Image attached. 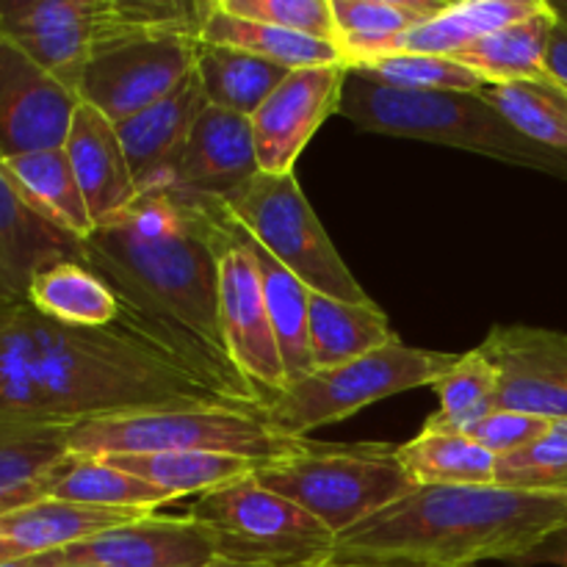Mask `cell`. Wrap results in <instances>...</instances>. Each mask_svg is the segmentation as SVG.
I'll use <instances>...</instances> for the list:
<instances>
[{"mask_svg":"<svg viewBox=\"0 0 567 567\" xmlns=\"http://www.w3.org/2000/svg\"><path fill=\"white\" fill-rule=\"evenodd\" d=\"M122 305L120 324L236 408L260 410L227 354L219 321L214 225L194 197L144 192L81 244Z\"/></svg>","mask_w":567,"mask_h":567,"instance_id":"obj_1","label":"cell"},{"mask_svg":"<svg viewBox=\"0 0 567 567\" xmlns=\"http://www.w3.org/2000/svg\"><path fill=\"white\" fill-rule=\"evenodd\" d=\"M186 404L230 402L120 321L70 327L28 299L0 302V419L72 426Z\"/></svg>","mask_w":567,"mask_h":567,"instance_id":"obj_2","label":"cell"},{"mask_svg":"<svg viewBox=\"0 0 567 567\" xmlns=\"http://www.w3.org/2000/svg\"><path fill=\"white\" fill-rule=\"evenodd\" d=\"M565 524L567 496L498 485L413 487L338 537L327 567L526 563Z\"/></svg>","mask_w":567,"mask_h":567,"instance_id":"obj_3","label":"cell"},{"mask_svg":"<svg viewBox=\"0 0 567 567\" xmlns=\"http://www.w3.org/2000/svg\"><path fill=\"white\" fill-rule=\"evenodd\" d=\"M338 114L365 133L443 144L567 181V153L515 131L482 92H402L349 72Z\"/></svg>","mask_w":567,"mask_h":567,"instance_id":"obj_4","label":"cell"},{"mask_svg":"<svg viewBox=\"0 0 567 567\" xmlns=\"http://www.w3.org/2000/svg\"><path fill=\"white\" fill-rule=\"evenodd\" d=\"M205 9L181 0H0V33L75 92L94 53L144 33L199 39Z\"/></svg>","mask_w":567,"mask_h":567,"instance_id":"obj_5","label":"cell"},{"mask_svg":"<svg viewBox=\"0 0 567 567\" xmlns=\"http://www.w3.org/2000/svg\"><path fill=\"white\" fill-rule=\"evenodd\" d=\"M266 424L260 410L230 404H186L136 413L103 415L70 426V454L75 457H122V454H227L269 465L308 446Z\"/></svg>","mask_w":567,"mask_h":567,"instance_id":"obj_6","label":"cell"},{"mask_svg":"<svg viewBox=\"0 0 567 567\" xmlns=\"http://www.w3.org/2000/svg\"><path fill=\"white\" fill-rule=\"evenodd\" d=\"M255 480L313 515L336 540L415 487L396 449L382 443L327 446L310 441L293 457L260 465Z\"/></svg>","mask_w":567,"mask_h":567,"instance_id":"obj_7","label":"cell"},{"mask_svg":"<svg viewBox=\"0 0 567 567\" xmlns=\"http://www.w3.org/2000/svg\"><path fill=\"white\" fill-rule=\"evenodd\" d=\"M460 354L408 347L393 341L352 363L313 371L275 399L260 404L266 424L291 437H308L313 430L338 424L369 404L396 393L435 385Z\"/></svg>","mask_w":567,"mask_h":567,"instance_id":"obj_8","label":"cell"},{"mask_svg":"<svg viewBox=\"0 0 567 567\" xmlns=\"http://www.w3.org/2000/svg\"><path fill=\"white\" fill-rule=\"evenodd\" d=\"M216 203L252 241H258L277 264L293 271L310 291L354 305L374 302L352 275V269L343 264L341 252L327 236L324 225L305 197L293 172L291 175L258 172L252 181Z\"/></svg>","mask_w":567,"mask_h":567,"instance_id":"obj_9","label":"cell"},{"mask_svg":"<svg viewBox=\"0 0 567 567\" xmlns=\"http://www.w3.org/2000/svg\"><path fill=\"white\" fill-rule=\"evenodd\" d=\"M210 532L219 557L260 567H327L336 535L258 480L205 493L188 509Z\"/></svg>","mask_w":567,"mask_h":567,"instance_id":"obj_10","label":"cell"},{"mask_svg":"<svg viewBox=\"0 0 567 567\" xmlns=\"http://www.w3.org/2000/svg\"><path fill=\"white\" fill-rule=\"evenodd\" d=\"M197 199L210 216L216 244V269H219V321L227 354L238 374L269 402L288 388L286 365L277 347L275 327L266 308L264 282L255 266L252 249L244 241L236 221L221 210L216 199Z\"/></svg>","mask_w":567,"mask_h":567,"instance_id":"obj_11","label":"cell"},{"mask_svg":"<svg viewBox=\"0 0 567 567\" xmlns=\"http://www.w3.org/2000/svg\"><path fill=\"white\" fill-rule=\"evenodd\" d=\"M197 42L188 33H144L109 44L83 66L78 100L116 125L158 103L192 75Z\"/></svg>","mask_w":567,"mask_h":567,"instance_id":"obj_12","label":"cell"},{"mask_svg":"<svg viewBox=\"0 0 567 567\" xmlns=\"http://www.w3.org/2000/svg\"><path fill=\"white\" fill-rule=\"evenodd\" d=\"M78 94L0 33V158L64 147Z\"/></svg>","mask_w":567,"mask_h":567,"instance_id":"obj_13","label":"cell"},{"mask_svg":"<svg viewBox=\"0 0 567 567\" xmlns=\"http://www.w3.org/2000/svg\"><path fill=\"white\" fill-rule=\"evenodd\" d=\"M347 78L349 66L343 64L288 72L286 81L249 116L260 172L291 175L316 131L341 109Z\"/></svg>","mask_w":567,"mask_h":567,"instance_id":"obj_14","label":"cell"},{"mask_svg":"<svg viewBox=\"0 0 567 567\" xmlns=\"http://www.w3.org/2000/svg\"><path fill=\"white\" fill-rule=\"evenodd\" d=\"M482 352L498 369V408L567 421V332L496 324Z\"/></svg>","mask_w":567,"mask_h":567,"instance_id":"obj_15","label":"cell"},{"mask_svg":"<svg viewBox=\"0 0 567 567\" xmlns=\"http://www.w3.org/2000/svg\"><path fill=\"white\" fill-rule=\"evenodd\" d=\"M219 557L210 532L192 515L147 513L64 548L83 567H205Z\"/></svg>","mask_w":567,"mask_h":567,"instance_id":"obj_16","label":"cell"},{"mask_svg":"<svg viewBox=\"0 0 567 567\" xmlns=\"http://www.w3.org/2000/svg\"><path fill=\"white\" fill-rule=\"evenodd\" d=\"M258 172L252 120L205 105L164 188L183 197L219 199L252 181Z\"/></svg>","mask_w":567,"mask_h":567,"instance_id":"obj_17","label":"cell"},{"mask_svg":"<svg viewBox=\"0 0 567 567\" xmlns=\"http://www.w3.org/2000/svg\"><path fill=\"white\" fill-rule=\"evenodd\" d=\"M208 105L197 72L186 78L175 92L161 97L158 103L147 105L138 114L116 122L122 150H125L127 166L133 172L138 194L164 188L172 175L177 155L197 122L199 111Z\"/></svg>","mask_w":567,"mask_h":567,"instance_id":"obj_18","label":"cell"},{"mask_svg":"<svg viewBox=\"0 0 567 567\" xmlns=\"http://www.w3.org/2000/svg\"><path fill=\"white\" fill-rule=\"evenodd\" d=\"M64 153L86 199L94 230L120 216L138 197V186L127 166L114 122L105 120L92 105L78 103Z\"/></svg>","mask_w":567,"mask_h":567,"instance_id":"obj_19","label":"cell"},{"mask_svg":"<svg viewBox=\"0 0 567 567\" xmlns=\"http://www.w3.org/2000/svg\"><path fill=\"white\" fill-rule=\"evenodd\" d=\"M59 260H83L81 241L28 208L0 166V302L28 299L33 277Z\"/></svg>","mask_w":567,"mask_h":567,"instance_id":"obj_20","label":"cell"},{"mask_svg":"<svg viewBox=\"0 0 567 567\" xmlns=\"http://www.w3.org/2000/svg\"><path fill=\"white\" fill-rule=\"evenodd\" d=\"M147 513H122V509L83 507V504L42 498L0 515V563L42 557L64 551L75 543L89 540L105 529L136 520Z\"/></svg>","mask_w":567,"mask_h":567,"instance_id":"obj_21","label":"cell"},{"mask_svg":"<svg viewBox=\"0 0 567 567\" xmlns=\"http://www.w3.org/2000/svg\"><path fill=\"white\" fill-rule=\"evenodd\" d=\"M70 457V426L0 419V515L48 498Z\"/></svg>","mask_w":567,"mask_h":567,"instance_id":"obj_22","label":"cell"},{"mask_svg":"<svg viewBox=\"0 0 567 567\" xmlns=\"http://www.w3.org/2000/svg\"><path fill=\"white\" fill-rule=\"evenodd\" d=\"M0 166L22 197V203L37 210L44 221H50L81 244L92 236V214H89L86 199H83L64 147L0 158Z\"/></svg>","mask_w":567,"mask_h":567,"instance_id":"obj_23","label":"cell"},{"mask_svg":"<svg viewBox=\"0 0 567 567\" xmlns=\"http://www.w3.org/2000/svg\"><path fill=\"white\" fill-rule=\"evenodd\" d=\"M308 336L313 371L352 363L374 349L399 341L377 302L354 305L319 291H310L308 297Z\"/></svg>","mask_w":567,"mask_h":567,"instance_id":"obj_24","label":"cell"},{"mask_svg":"<svg viewBox=\"0 0 567 567\" xmlns=\"http://www.w3.org/2000/svg\"><path fill=\"white\" fill-rule=\"evenodd\" d=\"M546 9V0H457L443 3V9L419 28L399 39L393 53L457 55L474 48L491 33L529 20Z\"/></svg>","mask_w":567,"mask_h":567,"instance_id":"obj_25","label":"cell"},{"mask_svg":"<svg viewBox=\"0 0 567 567\" xmlns=\"http://www.w3.org/2000/svg\"><path fill=\"white\" fill-rule=\"evenodd\" d=\"M336 44L349 66L391 55L399 39L435 17L441 0H330Z\"/></svg>","mask_w":567,"mask_h":567,"instance_id":"obj_26","label":"cell"},{"mask_svg":"<svg viewBox=\"0 0 567 567\" xmlns=\"http://www.w3.org/2000/svg\"><path fill=\"white\" fill-rule=\"evenodd\" d=\"M199 39L210 44H227V48L247 50V53L260 55V59L286 66V70L330 64L349 66L336 42L286 31V28L269 25V22L244 20V17H236L221 9L219 0H210L208 9H205Z\"/></svg>","mask_w":567,"mask_h":567,"instance_id":"obj_27","label":"cell"},{"mask_svg":"<svg viewBox=\"0 0 567 567\" xmlns=\"http://www.w3.org/2000/svg\"><path fill=\"white\" fill-rule=\"evenodd\" d=\"M194 72H197V81L208 105L252 116L266 103V97L286 81L291 70L271 64V61L247 53V50L210 44L199 39Z\"/></svg>","mask_w":567,"mask_h":567,"instance_id":"obj_28","label":"cell"},{"mask_svg":"<svg viewBox=\"0 0 567 567\" xmlns=\"http://www.w3.org/2000/svg\"><path fill=\"white\" fill-rule=\"evenodd\" d=\"M396 457L415 487L496 485L498 457L463 432L424 426L396 449Z\"/></svg>","mask_w":567,"mask_h":567,"instance_id":"obj_29","label":"cell"},{"mask_svg":"<svg viewBox=\"0 0 567 567\" xmlns=\"http://www.w3.org/2000/svg\"><path fill=\"white\" fill-rule=\"evenodd\" d=\"M554 25H557V14L546 0V9L540 14L491 33L454 59L468 66L471 72H476L485 81V86L546 81V55Z\"/></svg>","mask_w":567,"mask_h":567,"instance_id":"obj_30","label":"cell"},{"mask_svg":"<svg viewBox=\"0 0 567 567\" xmlns=\"http://www.w3.org/2000/svg\"><path fill=\"white\" fill-rule=\"evenodd\" d=\"M28 302L48 319L70 327H111L122 313L109 282L83 260H59L39 271L28 288Z\"/></svg>","mask_w":567,"mask_h":567,"instance_id":"obj_31","label":"cell"},{"mask_svg":"<svg viewBox=\"0 0 567 567\" xmlns=\"http://www.w3.org/2000/svg\"><path fill=\"white\" fill-rule=\"evenodd\" d=\"M225 210V208H221ZM241 230V227H238ZM244 241L252 249L255 266H258L260 282H264L266 308H269L271 327H275L277 347H280L282 365H286L288 385L313 374V358H310V336H308V297L310 288L299 280L293 271L277 264L258 241L241 230Z\"/></svg>","mask_w":567,"mask_h":567,"instance_id":"obj_32","label":"cell"},{"mask_svg":"<svg viewBox=\"0 0 567 567\" xmlns=\"http://www.w3.org/2000/svg\"><path fill=\"white\" fill-rule=\"evenodd\" d=\"M48 498L83 504V507L122 509V513H155L164 504L177 502L172 493L158 491L150 482L116 468L109 460L75 457V454L66 460Z\"/></svg>","mask_w":567,"mask_h":567,"instance_id":"obj_33","label":"cell"},{"mask_svg":"<svg viewBox=\"0 0 567 567\" xmlns=\"http://www.w3.org/2000/svg\"><path fill=\"white\" fill-rule=\"evenodd\" d=\"M116 468L150 482L158 491L172 493L175 498L205 496L219 487L241 482L260 468V463L227 454H194V452H166V454H122V457H103Z\"/></svg>","mask_w":567,"mask_h":567,"instance_id":"obj_34","label":"cell"},{"mask_svg":"<svg viewBox=\"0 0 567 567\" xmlns=\"http://www.w3.org/2000/svg\"><path fill=\"white\" fill-rule=\"evenodd\" d=\"M437 408L426 426L468 435L480 421L498 408V369L482 349L460 354L452 369L435 382Z\"/></svg>","mask_w":567,"mask_h":567,"instance_id":"obj_35","label":"cell"},{"mask_svg":"<svg viewBox=\"0 0 567 567\" xmlns=\"http://www.w3.org/2000/svg\"><path fill=\"white\" fill-rule=\"evenodd\" d=\"M482 97L515 127L548 150L567 153V92L557 83L520 81L482 89Z\"/></svg>","mask_w":567,"mask_h":567,"instance_id":"obj_36","label":"cell"},{"mask_svg":"<svg viewBox=\"0 0 567 567\" xmlns=\"http://www.w3.org/2000/svg\"><path fill=\"white\" fill-rule=\"evenodd\" d=\"M349 72L402 92H482L485 81L452 55L391 53L349 66Z\"/></svg>","mask_w":567,"mask_h":567,"instance_id":"obj_37","label":"cell"},{"mask_svg":"<svg viewBox=\"0 0 567 567\" xmlns=\"http://www.w3.org/2000/svg\"><path fill=\"white\" fill-rule=\"evenodd\" d=\"M496 485L540 496H567V421L520 452L498 457Z\"/></svg>","mask_w":567,"mask_h":567,"instance_id":"obj_38","label":"cell"},{"mask_svg":"<svg viewBox=\"0 0 567 567\" xmlns=\"http://www.w3.org/2000/svg\"><path fill=\"white\" fill-rule=\"evenodd\" d=\"M219 6L244 20L269 22L286 31L336 42L330 0H219Z\"/></svg>","mask_w":567,"mask_h":567,"instance_id":"obj_39","label":"cell"},{"mask_svg":"<svg viewBox=\"0 0 567 567\" xmlns=\"http://www.w3.org/2000/svg\"><path fill=\"white\" fill-rule=\"evenodd\" d=\"M557 421L540 419V415L518 413V410H493L485 421L468 432L476 443L493 452L496 457H507V454L520 452V449L532 446L540 441L543 435L551 432Z\"/></svg>","mask_w":567,"mask_h":567,"instance_id":"obj_40","label":"cell"},{"mask_svg":"<svg viewBox=\"0 0 567 567\" xmlns=\"http://www.w3.org/2000/svg\"><path fill=\"white\" fill-rule=\"evenodd\" d=\"M546 78L567 92V25H563L559 20L557 25H554L551 42H548Z\"/></svg>","mask_w":567,"mask_h":567,"instance_id":"obj_41","label":"cell"},{"mask_svg":"<svg viewBox=\"0 0 567 567\" xmlns=\"http://www.w3.org/2000/svg\"><path fill=\"white\" fill-rule=\"evenodd\" d=\"M520 565H559V567H567V524L563 529L554 532L551 537H548L546 543H543L540 548H537L535 554H532L526 563Z\"/></svg>","mask_w":567,"mask_h":567,"instance_id":"obj_42","label":"cell"},{"mask_svg":"<svg viewBox=\"0 0 567 567\" xmlns=\"http://www.w3.org/2000/svg\"><path fill=\"white\" fill-rule=\"evenodd\" d=\"M33 567H64V551L42 554V557H39V563Z\"/></svg>","mask_w":567,"mask_h":567,"instance_id":"obj_43","label":"cell"},{"mask_svg":"<svg viewBox=\"0 0 567 567\" xmlns=\"http://www.w3.org/2000/svg\"><path fill=\"white\" fill-rule=\"evenodd\" d=\"M548 6H551V9H554L557 20L563 22V25H567V0H565V3H557V0H548Z\"/></svg>","mask_w":567,"mask_h":567,"instance_id":"obj_44","label":"cell"},{"mask_svg":"<svg viewBox=\"0 0 567 567\" xmlns=\"http://www.w3.org/2000/svg\"><path fill=\"white\" fill-rule=\"evenodd\" d=\"M205 567H260V565H247V563H233V559H225V557H216L214 563L205 565Z\"/></svg>","mask_w":567,"mask_h":567,"instance_id":"obj_45","label":"cell"},{"mask_svg":"<svg viewBox=\"0 0 567 567\" xmlns=\"http://www.w3.org/2000/svg\"><path fill=\"white\" fill-rule=\"evenodd\" d=\"M39 563V557H28V559H11V563H0V567H33Z\"/></svg>","mask_w":567,"mask_h":567,"instance_id":"obj_46","label":"cell"},{"mask_svg":"<svg viewBox=\"0 0 567 567\" xmlns=\"http://www.w3.org/2000/svg\"><path fill=\"white\" fill-rule=\"evenodd\" d=\"M502 567H529V565H520V563H513V565H502Z\"/></svg>","mask_w":567,"mask_h":567,"instance_id":"obj_47","label":"cell"},{"mask_svg":"<svg viewBox=\"0 0 567 567\" xmlns=\"http://www.w3.org/2000/svg\"><path fill=\"white\" fill-rule=\"evenodd\" d=\"M64 567H83V565H75V563H66V559H64Z\"/></svg>","mask_w":567,"mask_h":567,"instance_id":"obj_48","label":"cell"}]
</instances>
